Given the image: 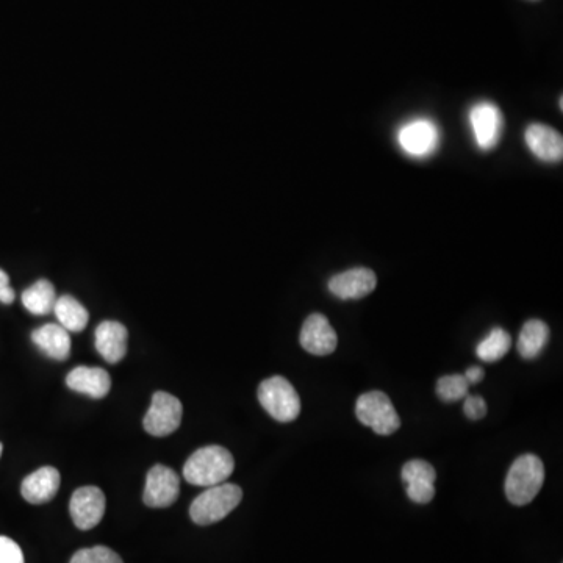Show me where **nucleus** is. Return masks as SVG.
<instances>
[{
	"label": "nucleus",
	"mask_w": 563,
	"mask_h": 563,
	"mask_svg": "<svg viewBox=\"0 0 563 563\" xmlns=\"http://www.w3.org/2000/svg\"><path fill=\"white\" fill-rule=\"evenodd\" d=\"M234 470V456L226 448L205 446L187 460L183 467V476L188 484L208 488L223 484Z\"/></svg>",
	"instance_id": "nucleus-1"
},
{
	"label": "nucleus",
	"mask_w": 563,
	"mask_h": 563,
	"mask_svg": "<svg viewBox=\"0 0 563 563\" xmlns=\"http://www.w3.org/2000/svg\"><path fill=\"white\" fill-rule=\"evenodd\" d=\"M545 465L540 457L524 454L510 467L506 477V496L513 506H528L542 490Z\"/></svg>",
	"instance_id": "nucleus-2"
},
{
	"label": "nucleus",
	"mask_w": 563,
	"mask_h": 563,
	"mask_svg": "<svg viewBox=\"0 0 563 563\" xmlns=\"http://www.w3.org/2000/svg\"><path fill=\"white\" fill-rule=\"evenodd\" d=\"M241 499H243V490L238 485L218 484L208 487L191 504V520L199 526L218 523L232 510L237 509Z\"/></svg>",
	"instance_id": "nucleus-3"
},
{
	"label": "nucleus",
	"mask_w": 563,
	"mask_h": 563,
	"mask_svg": "<svg viewBox=\"0 0 563 563\" xmlns=\"http://www.w3.org/2000/svg\"><path fill=\"white\" fill-rule=\"evenodd\" d=\"M259 401L279 423H291L301 413L298 391L282 376L269 377L260 384Z\"/></svg>",
	"instance_id": "nucleus-4"
},
{
	"label": "nucleus",
	"mask_w": 563,
	"mask_h": 563,
	"mask_svg": "<svg viewBox=\"0 0 563 563\" xmlns=\"http://www.w3.org/2000/svg\"><path fill=\"white\" fill-rule=\"evenodd\" d=\"M356 415L363 426H368L377 435L387 437L401 427V418L391 399L384 391H368L357 399Z\"/></svg>",
	"instance_id": "nucleus-5"
},
{
	"label": "nucleus",
	"mask_w": 563,
	"mask_h": 563,
	"mask_svg": "<svg viewBox=\"0 0 563 563\" xmlns=\"http://www.w3.org/2000/svg\"><path fill=\"white\" fill-rule=\"evenodd\" d=\"M182 402L166 391H157L152 396L151 407L144 416L143 426L154 437H166L179 429L182 421Z\"/></svg>",
	"instance_id": "nucleus-6"
},
{
	"label": "nucleus",
	"mask_w": 563,
	"mask_h": 563,
	"mask_svg": "<svg viewBox=\"0 0 563 563\" xmlns=\"http://www.w3.org/2000/svg\"><path fill=\"white\" fill-rule=\"evenodd\" d=\"M180 481L176 471L165 465H155L149 470L144 487V504L154 509L173 506L179 498Z\"/></svg>",
	"instance_id": "nucleus-7"
},
{
	"label": "nucleus",
	"mask_w": 563,
	"mask_h": 563,
	"mask_svg": "<svg viewBox=\"0 0 563 563\" xmlns=\"http://www.w3.org/2000/svg\"><path fill=\"white\" fill-rule=\"evenodd\" d=\"M471 129L479 148L488 151L498 144L503 133V113L492 102H479L470 110Z\"/></svg>",
	"instance_id": "nucleus-8"
},
{
	"label": "nucleus",
	"mask_w": 563,
	"mask_h": 563,
	"mask_svg": "<svg viewBox=\"0 0 563 563\" xmlns=\"http://www.w3.org/2000/svg\"><path fill=\"white\" fill-rule=\"evenodd\" d=\"M72 521L82 531H90L101 523L105 513V495L101 488L82 487L74 492L69 503Z\"/></svg>",
	"instance_id": "nucleus-9"
},
{
	"label": "nucleus",
	"mask_w": 563,
	"mask_h": 563,
	"mask_svg": "<svg viewBox=\"0 0 563 563\" xmlns=\"http://www.w3.org/2000/svg\"><path fill=\"white\" fill-rule=\"evenodd\" d=\"M301 346L313 356H329L337 349L338 337L332 324L321 313H313L301 329Z\"/></svg>",
	"instance_id": "nucleus-10"
},
{
	"label": "nucleus",
	"mask_w": 563,
	"mask_h": 563,
	"mask_svg": "<svg viewBox=\"0 0 563 563\" xmlns=\"http://www.w3.org/2000/svg\"><path fill=\"white\" fill-rule=\"evenodd\" d=\"M401 148L413 157H426L437 149L440 133L434 122L416 119L401 127L398 133Z\"/></svg>",
	"instance_id": "nucleus-11"
},
{
	"label": "nucleus",
	"mask_w": 563,
	"mask_h": 563,
	"mask_svg": "<svg viewBox=\"0 0 563 563\" xmlns=\"http://www.w3.org/2000/svg\"><path fill=\"white\" fill-rule=\"evenodd\" d=\"M377 277L373 269L352 268L329 280V291L338 299H362L373 293Z\"/></svg>",
	"instance_id": "nucleus-12"
},
{
	"label": "nucleus",
	"mask_w": 563,
	"mask_h": 563,
	"mask_svg": "<svg viewBox=\"0 0 563 563\" xmlns=\"http://www.w3.org/2000/svg\"><path fill=\"white\" fill-rule=\"evenodd\" d=\"M529 151L543 162H560L563 157V138L546 124H531L524 133Z\"/></svg>",
	"instance_id": "nucleus-13"
},
{
	"label": "nucleus",
	"mask_w": 563,
	"mask_h": 563,
	"mask_svg": "<svg viewBox=\"0 0 563 563\" xmlns=\"http://www.w3.org/2000/svg\"><path fill=\"white\" fill-rule=\"evenodd\" d=\"M60 488V473L57 468L43 467L22 481L21 493L30 504H46L55 498Z\"/></svg>",
	"instance_id": "nucleus-14"
},
{
	"label": "nucleus",
	"mask_w": 563,
	"mask_h": 563,
	"mask_svg": "<svg viewBox=\"0 0 563 563\" xmlns=\"http://www.w3.org/2000/svg\"><path fill=\"white\" fill-rule=\"evenodd\" d=\"M66 385L77 393H83L94 399H102L112 388V379H110V374L102 368L77 366L66 377Z\"/></svg>",
	"instance_id": "nucleus-15"
},
{
	"label": "nucleus",
	"mask_w": 563,
	"mask_h": 563,
	"mask_svg": "<svg viewBox=\"0 0 563 563\" xmlns=\"http://www.w3.org/2000/svg\"><path fill=\"white\" fill-rule=\"evenodd\" d=\"M126 326L116 321H104L96 329V349L108 363H119L127 354Z\"/></svg>",
	"instance_id": "nucleus-16"
},
{
	"label": "nucleus",
	"mask_w": 563,
	"mask_h": 563,
	"mask_svg": "<svg viewBox=\"0 0 563 563\" xmlns=\"http://www.w3.org/2000/svg\"><path fill=\"white\" fill-rule=\"evenodd\" d=\"M32 341L44 356L63 362L71 354V337L65 327L58 324H44L32 332Z\"/></svg>",
	"instance_id": "nucleus-17"
},
{
	"label": "nucleus",
	"mask_w": 563,
	"mask_h": 563,
	"mask_svg": "<svg viewBox=\"0 0 563 563\" xmlns=\"http://www.w3.org/2000/svg\"><path fill=\"white\" fill-rule=\"evenodd\" d=\"M549 327L540 320H531L524 324L518 337L517 348L524 360L537 359L548 345Z\"/></svg>",
	"instance_id": "nucleus-18"
},
{
	"label": "nucleus",
	"mask_w": 563,
	"mask_h": 563,
	"mask_svg": "<svg viewBox=\"0 0 563 563\" xmlns=\"http://www.w3.org/2000/svg\"><path fill=\"white\" fill-rule=\"evenodd\" d=\"M52 312L60 321V326L65 327L68 332H82L90 320L88 310L76 298L69 295L57 298Z\"/></svg>",
	"instance_id": "nucleus-19"
},
{
	"label": "nucleus",
	"mask_w": 563,
	"mask_h": 563,
	"mask_svg": "<svg viewBox=\"0 0 563 563\" xmlns=\"http://www.w3.org/2000/svg\"><path fill=\"white\" fill-rule=\"evenodd\" d=\"M57 293L49 280L41 279L22 293V304L33 315H47L54 310Z\"/></svg>",
	"instance_id": "nucleus-20"
},
{
	"label": "nucleus",
	"mask_w": 563,
	"mask_h": 563,
	"mask_svg": "<svg viewBox=\"0 0 563 563\" xmlns=\"http://www.w3.org/2000/svg\"><path fill=\"white\" fill-rule=\"evenodd\" d=\"M510 346H512V338H510L509 332L501 329V327H495L477 345L476 354L482 362L495 363L506 356L507 352L510 351Z\"/></svg>",
	"instance_id": "nucleus-21"
},
{
	"label": "nucleus",
	"mask_w": 563,
	"mask_h": 563,
	"mask_svg": "<svg viewBox=\"0 0 563 563\" xmlns=\"http://www.w3.org/2000/svg\"><path fill=\"white\" fill-rule=\"evenodd\" d=\"M468 384L465 376L460 374H452V376H443L437 382V396L445 402H457L460 399L467 398Z\"/></svg>",
	"instance_id": "nucleus-22"
},
{
	"label": "nucleus",
	"mask_w": 563,
	"mask_h": 563,
	"mask_svg": "<svg viewBox=\"0 0 563 563\" xmlns=\"http://www.w3.org/2000/svg\"><path fill=\"white\" fill-rule=\"evenodd\" d=\"M69 563H124L119 554L107 546H94L77 551Z\"/></svg>",
	"instance_id": "nucleus-23"
},
{
	"label": "nucleus",
	"mask_w": 563,
	"mask_h": 563,
	"mask_svg": "<svg viewBox=\"0 0 563 563\" xmlns=\"http://www.w3.org/2000/svg\"><path fill=\"white\" fill-rule=\"evenodd\" d=\"M435 479H437L435 468L426 460H410L402 467V481L406 484L412 481L435 482Z\"/></svg>",
	"instance_id": "nucleus-24"
},
{
	"label": "nucleus",
	"mask_w": 563,
	"mask_h": 563,
	"mask_svg": "<svg viewBox=\"0 0 563 563\" xmlns=\"http://www.w3.org/2000/svg\"><path fill=\"white\" fill-rule=\"evenodd\" d=\"M407 496L416 504L431 503L435 496L434 482L412 481L406 484Z\"/></svg>",
	"instance_id": "nucleus-25"
},
{
	"label": "nucleus",
	"mask_w": 563,
	"mask_h": 563,
	"mask_svg": "<svg viewBox=\"0 0 563 563\" xmlns=\"http://www.w3.org/2000/svg\"><path fill=\"white\" fill-rule=\"evenodd\" d=\"M0 563H24V554L18 543L0 535Z\"/></svg>",
	"instance_id": "nucleus-26"
},
{
	"label": "nucleus",
	"mask_w": 563,
	"mask_h": 563,
	"mask_svg": "<svg viewBox=\"0 0 563 563\" xmlns=\"http://www.w3.org/2000/svg\"><path fill=\"white\" fill-rule=\"evenodd\" d=\"M463 412L470 420H482L487 415V404L481 396H467L463 404Z\"/></svg>",
	"instance_id": "nucleus-27"
},
{
	"label": "nucleus",
	"mask_w": 563,
	"mask_h": 563,
	"mask_svg": "<svg viewBox=\"0 0 563 563\" xmlns=\"http://www.w3.org/2000/svg\"><path fill=\"white\" fill-rule=\"evenodd\" d=\"M15 301V291L10 287V277L4 269H0V302L2 304H13Z\"/></svg>",
	"instance_id": "nucleus-28"
},
{
	"label": "nucleus",
	"mask_w": 563,
	"mask_h": 563,
	"mask_svg": "<svg viewBox=\"0 0 563 563\" xmlns=\"http://www.w3.org/2000/svg\"><path fill=\"white\" fill-rule=\"evenodd\" d=\"M484 374L481 366H471L463 376L467 379L468 384H479L484 379Z\"/></svg>",
	"instance_id": "nucleus-29"
},
{
	"label": "nucleus",
	"mask_w": 563,
	"mask_h": 563,
	"mask_svg": "<svg viewBox=\"0 0 563 563\" xmlns=\"http://www.w3.org/2000/svg\"><path fill=\"white\" fill-rule=\"evenodd\" d=\"M2 451H4V446H2V443H0V457H2Z\"/></svg>",
	"instance_id": "nucleus-30"
}]
</instances>
